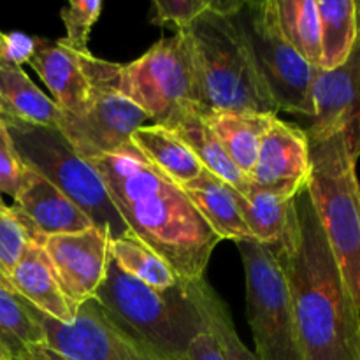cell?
Here are the masks:
<instances>
[{"label": "cell", "mask_w": 360, "mask_h": 360, "mask_svg": "<svg viewBox=\"0 0 360 360\" xmlns=\"http://www.w3.org/2000/svg\"><path fill=\"white\" fill-rule=\"evenodd\" d=\"M86 162L98 172L130 232L174 271L179 283L202 280L221 239L181 186L151 165L132 143Z\"/></svg>", "instance_id": "obj_1"}, {"label": "cell", "mask_w": 360, "mask_h": 360, "mask_svg": "<svg viewBox=\"0 0 360 360\" xmlns=\"http://www.w3.org/2000/svg\"><path fill=\"white\" fill-rule=\"evenodd\" d=\"M271 252L285 273L304 360H360L359 309L306 186L287 243Z\"/></svg>", "instance_id": "obj_2"}, {"label": "cell", "mask_w": 360, "mask_h": 360, "mask_svg": "<svg viewBox=\"0 0 360 360\" xmlns=\"http://www.w3.org/2000/svg\"><path fill=\"white\" fill-rule=\"evenodd\" d=\"M186 32L192 42L200 108L278 115L234 16L207 9Z\"/></svg>", "instance_id": "obj_3"}, {"label": "cell", "mask_w": 360, "mask_h": 360, "mask_svg": "<svg viewBox=\"0 0 360 360\" xmlns=\"http://www.w3.org/2000/svg\"><path fill=\"white\" fill-rule=\"evenodd\" d=\"M94 299L115 322L174 360H186L190 343L204 330L181 285L158 292L120 269L111 257Z\"/></svg>", "instance_id": "obj_4"}, {"label": "cell", "mask_w": 360, "mask_h": 360, "mask_svg": "<svg viewBox=\"0 0 360 360\" xmlns=\"http://www.w3.org/2000/svg\"><path fill=\"white\" fill-rule=\"evenodd\" d=\"M306 183L347 287L360 308V183L357 162L341 136L309 144Z\"/></svg>", "instance_id": "obj_5"}, {"label": "cell", "mask_w": 360, "mask_h": 360, "mask_svg": "<svg viewBox=\"0 0 360 360\" xmlns=\"http://www.w3.org/2000/svg\"><path fill=\"white\" fill-rule=\"evenodd\" d=\"M6 125L25 167L69 197L95 227L109 232V239L129 234L130 229L120 217L98 172L76 153L56 127L34 125L16 118Z\"/></svg>", "instance_id": "obj_6"}, {"label": "cell", "mask_w": 360, "mask_h": 360, "mask_svg": "<svg viewBox=\"0 0 360 360\" xmlns=\"http://www.w3.org/2000/svg\"><path fill=\"white\" fill-rule=\"evenodd\" d=\"M234 18L276 112L311 120L313 83L319 69L285 41L278 25L276 0H245Z\"/></svg>", "instance_id": "obj_7"}, {"label": "cell", "mask_w": 360, "mask_h": 360, "mask_svg": "<svg viewBox=\"0 0 360 360\" xmlns=\"http://www.w3.org/2000/svg\"><path fill=\"white\" fill-rule=\"evenodd\" d=\"M108 81L148 120L162 125L183 102H199L188 32L176 30L130 63L108 62Z\"/></svg>", "instance_id": "obj_8"}, {"label": "cell", "mask_w": 360, "mask_h": 360, "mask_svg": "<svg viewBox=\"0 0 360 360\" xmlns=\"http://www.w3.org/2000/svg\"><path fill=\"white\" fill-rule=\"evenodd\" d=\"M246 276V316L259 360H304L280 262L257 241L238 243Z\"/></svg>", "instance_id": "obj_9"}, {"label": "cell", "mask_w": 360, "mask_h": 360, "mask_svg": "<svg viewBox=\"0 0 360 360\" xmlns=\"http://www.w3.org/2000/svg\"><path fill=\"white\" fill-rule=\"evenodd\" d=\"M79 62L90 84L88 101L77 115L62 111L56 129L83 160H91L129 144L132 134L148 122V116L109 83L105 60L88 51L79 53Z\"/></svg>", "instance_id": "obj_10"}, {"label": "cell", "mask_w": 360, "mask_h": 360, "mask_svg": "<svg viewBox=\"0 0 360 360\" xmlns=\"http://www.w3.org/2000/svg\"><path fill=\"white\" fill-rule=\"evenodd\" d=\"M46 345L69 360H174L120 326L95 299L77 308L72 323H60L32 306Z\"/></svg>", "instance_id": "obj_11"}, {"label": "cell", "mask_w": 360, "mask_h": 360, "mask_svg": "<svg viewBox=\"0 0 360 360\" xmlns=\"http://www.w3.org/2000/svg\"><path fill=\"white\" fill-rule=\"evenodd\" d=\"M357 4V39L343 65L316 70L313 83L315 116L304 129L308 143L341 136L355 162L360 158V0Z\"/></svg>", "instance_id": "obj_12"}, {"label": "cell", "mask_w": 360, "mask_h": 360, "mask_svg": "<svg viewBox=\"0 0 360 360\" xmlns=\"http://www.w3.org/2000/svg\"><path fill=\"white\" fill-rule=\"evenodd\" d=\"M42 246L67 299L76 306L94 299L108 271L109 232L94 225L77 234L53 236Z\"/></svg>", "instance_id": "obj_13"}, {"label": "cell", "mask_w": 360, "mask_h": 360, "mask_svg": "<svg viewBox=\"0 0 360 360\" xmlns=\"http://www.w3.org/2000/svg\"><path fill=\"white\" fill-rule=\"evenodd\" d=\"M13 200L11 213L28 241L35 245L42 246L53 236L77 234L94 227L90 218L69 197L30 169H25L23 181Z\"/></svg>", "instance_id": "obj_14"}, {"label": "cell", "mask_w": 360, "mask_h": 360, "mask_svg": "<svg viewBox=\"0 0 360 360\" xmlns=\"http://www.w3.org/2000/svg\"><path fill=\"white\" fill-rule=\"evenodd\" d=\"M309 143L304 129L274 116L264 134L255 165L250 172L252 185L285 190L297 195L309 178Z\"/></svg>", "instance_id": "obj_15"}, {"label": "cell", "mask_w": 360, "mask_h": 360, "mask_svg": "<svg viewBox=\"0 0 360 360\" xmlns=\"http://www.w3.org/2000/svg\"><path fill=\"white\" fill-rule=\"evenodd\" d=\"M9 285L28 304L49 319L60 323H72L76 319L79 306L72 304L63 294L44 246L28 243L11 273Z\"/></svg>", "instance_id": "obj_16"}, {"label": "cell", "mask_w": 360, "mask_h": 360, "mask_svg": "<svg viewBox=\"0 0 360 360\" xmlns=\"http://www.w3.org/2000/svg\"><path fill=\"white\" fill-rule=\"evenodd\" d=\"M28 65L39 74L51 91L53 102L69 115H77L84 108L90 84L79 62V53L65 48L58 41L35 37V49Z\"/></svg>", "instance_id": "obj_17"}, {"label": "cell", "mask_w": 360, "mask_h": 360, "mask_svg": "<svg viewBox=\"0 0 360 360\" xmlns=\"http://www.w3.org/2000/svg\"><path fill=\"white\" fill-rule=\"evenodd\" d=\"M162 127L176 134L192 150V153L207 172L220 178L241 195H248L252 181L225 153L221 144L218 143L207 123L204 122L199 105L193 102H183L172 112L171 118L162 123Z\"/></svg>", "instance_id": "obj_18"}, {"label": "cell", "mask_w": 360, "mask_h": 360, "mask_svg": "<svg viewBox=\"0 0 360 360\" xmlns=\"http://www.w3.org/2000/svg\"><path fill=\"white\" fill-rule=\"evenodd\" d=\"M236 200L243 220L257 243L271 250L287 243L295 217L294 193L252 185L248 195L236 192Z\"/></svg>", "instance_id": "obj_19"}, {"label": "cell", "mask_w": 360, "mask_h": 360, "mask_svg": "<svg viewBox=\"0 0 360 360\" xmlns=\"http://www.w3.org/2000/svg\"><path fill=\"white\" fill-rule=\"evenodd\" d=\"M200 112L229 158L250 178L259 155L260 141L276 115L204 108H200Z\"/></svg>", "instance_id": "obj_20"}, {"label": "cell", "mask_w": 360, "mask_h": 360, "mask_svg": "<svg viewBox=\"0 0 360 360\" xmlns=\"http://www.w3.org/2000/svg\"><path fill=\"white\" fill-rule=\"evenodd\" d=\"M211 231L224 241H255L246 227L236 200V190L204 169L195 179L181 186Z\"/></svg>", "instance_id": "obj_21"}, {"label": "cell", "mask_w": 360, "mask_h": 360, "mask_svg": "<svg viewBox=\"0 0 360 360\" xmlns=\"http://www.w3.org/2000/svg\"><path fill=\"white\" fill-rule=\"evenodd\" d=\"M130 143L151 165L179 186L195 179L204 171L192 150L162 125L153 123L150 127H141L132 134Z\"/></svg>", "instance_id": "obj_22"}, {"label": "cell", "mask_w": 360, "mask_h": 360, "mask_svg": "<svg viewBox=\"0 0 360 360\" xmlns=\"http://www.w3.org/2000/svg\"><path fill=\"white\" fill-rule=\"evenodd\" d=\"M0 104L13 118L42 127H58L62 109L27 76L21 67L0 63Z\"/></svg>", "instance_id": "obj_23"}, {"label": "cell", "mask_w": 360, "mask_h": 360, "mask_svg": "<svg viewBox=\"0 0 360 360\" xmlns=\"http://www.w3.org/2000/svg\"><path fill=\"white\" fill-rule=\"evenodd\" d=\"M181 287L185 290L186 299L192 302V306L200 315L204 327L217 340L225 359L259 360L255 357V354L250 352V348L243 343L241 338H239L238 330L234 327V320H232V315L225 301L220 299V295L213 290V287L204 278L199 281H193V283L181 285Z\"/></svg>", "instance_id": "obj_24"}, {"label": "cell", "mask_w": 360, "mask_h": 360, "mask_svg": "<svg viewBox=\"0 0 360 360\" xmlns=\"http://www.w3.org/2000/svg\"><path fill=\"white\" fill-rule=\"evenodd\" d=\"M41 343H46V334L32 304L0 280V350L9 360H25L28 350Z\"/></svg>", "instance_id": "obj_25"}, {"label": "cell", "mask_w": 360, "mask_h": 360, "mask_svg": "<svg viewBox=\"0 0 360 360\" xmlns=\"http://www.w3.org/2000/svg\"><path fill=\"white\" fill-rule=\"evenodd\" d=\"M322 58L320 70L338 69L347 62L357 39L355 0H316Z\"/></svg>", "instance_id": "obj_26"}, {"label": "cell", "mask_w": 360, "mask_h": 360, "mask_svg": "<svg viewBox=\"0 0 360 360\" xmlns=\"http://www.w3.org/2000/svg\"><path fill=\"white\" fill-rule=\"evenodd\" d=\"M278 25L285 41L315 69H320L322 42L316 0H276Z\"/></svg>", "instance_id": "obj_27"}, {"label": "cell", "mask_w": 360, "mask_h": 360, "mask_svg": "<svg viewBox=\"0 0 360 360\" xmlns=\"http://www.w3.org/2000/svg\"><path fill=\"white\" fill-rule=\"evenodd\" d=\"M109 257L120 269L158 292H167L179 283L174 271L132 232L118 239H109Z\"/></svg>", "instance_id": "obj_28"}, {"label": "cell", "mask_w": 360, "mask_h": 360, "mask_svg": "<svg viewBox=\"0 0 360 360\" xmlns=\"http://www.w3.org/2000/svg\"><path fill=\"white\" fill-rule=\"evenodd\" d=\"M102 6L101 0H70L60 13L67 32L65 37L58 39L60 44L76 53H88V39L101 16Z\"/></svg>", "instance_id": "obj_29"}, {"label": "cell", "mask_w": 360, "mask_h": 360, "mask_svg": "<svg viewBox=\"0 0 360 360\" xmlns=\"http://www.w3.org/2000/svg\"><path fill=\"white\" fill-rule=\"evenodd\" d=\"M28 238L9 206L0 204V280L9 283L14 266L23 255L28 245Z\"/></svg>", "instance_id": "obj_30"}, {"label": "cell", "mask_w": 360, "mask_h": 360, "mask_svg": "<svg viewBox=\"0 0 360 360\" xmlns=\"http://www.w3.org/2000/svg\"><path fill=\"white\" fill-rule=\"evenodd\" d=\"M153 9V25L172 23L178 30H186L210 9V0H155Z\"/></svg>", "instance_id": "obj_31"}, {"label": "cell", "mask_w": 360, "mask_h": 360, "mask_svg": "<svg viewBox=\"0 0 360 360\" xmlns=\"http://www.w3.org/2000/svg\"><path fill=\"white\" fill-rule=\"evenodd\" d=\"M25 165L18 155L9 129L0 122V199L2 195L16 197L23 181Z\"/></svg>", "instance_id": "obj_32"}, {"label": "cell", "mask_w": 360, "mask_h": 360, "mask_svg": "<svg viewBox=\"0 0 360 360\" xmlns=\"http://www.w3.org/2000/svg\"><path fill=\"white\" fill-rule=\"evenodd\" d=\"M35 49V37L23 32L0 30V63L21 67L30 62Z\"/></svg>", "instance_id": "obj_33"}, {"label": "cell", "mask_w": 360, "mask_h": 360, "mask_svg": "<svg viewBox=\"0 0 360 360\" xmlns=\"http://www.w3.org/2000/svg\"><path fill=\"white\" fill-rule=\"evenodd\" d=\"M186 360H227L225 355L221 354L220 347H218L217 340L213 334L204 327L190 343L188 352H186Z\"/></svg>", "instance_id": "obj_34"}, {"label": "cell", "mask_w": 360, "mask_h": 360, "mask_svg": "<svg viewBox=\"0 0 360 360\" xmlns=\"http://www.w3.org/2000/svg\"><path fill=\"white\" fill-rule=\"evenodd\" d=\"M25 360H69V359L60 355L58 352L53 350V348L48 347L46 343H41V345H34V347L28 350V355Z\"/></svg>", "instance_id": "obj_35"}, {"label": "cell", "mask_w": 360, "mask_h": 360, "mask_svg": "<svg viewBox=\"0 0 360 360\" xmlns=\"http://www.w3.org/2000/svg\"><path fill=\"white\" fill-rule=\"evenodd\" d=\"M11 120H13V116H11L9 112H7L6 109L2 108V104H0V122H4V123H9Z\"/></svg>", "instance_id": "obj_36"}, {"label": "cell", "mask_w": 360, "mask_h": 360, "mask_svg": "<svg viewBox=\"0 0 360 360\" xmlns=\"http://www.w3.org/2000/svg\"><path fill=\"white\" fill-rule=\"evenodd\" d=\"M0 360H9V359L6 357V355H4V352H2V350H0Z\"/></svg>", "instance_id": "obj_37"}, {"label": "cell", "mask_w": 360, "mask_h": 360, "mask_svg": "<svg viewBox=\"0 0 360 360\" xmlns=\"http://www.w3.org/2000/svg\"><path fill=\"white\" fill-rule=\"evenodd\" d=\"M359 329H360V308H359Z\"/></svg>", "instance_id": "obj_38"}, {"label": "cell", "mask_w": 360, "mask_h": 360, "mask_svg": "<svg viewBox=\"0 0 360 360\" xmlns=\"http://www.w3.org/2000/svg\"><path fill=\"white\" fill-rule=\"evenodd\" d=\"M0 204H4V200H2V199H0Z\"/></svg>", "instance_id": "obj_39"}]
</instances>
